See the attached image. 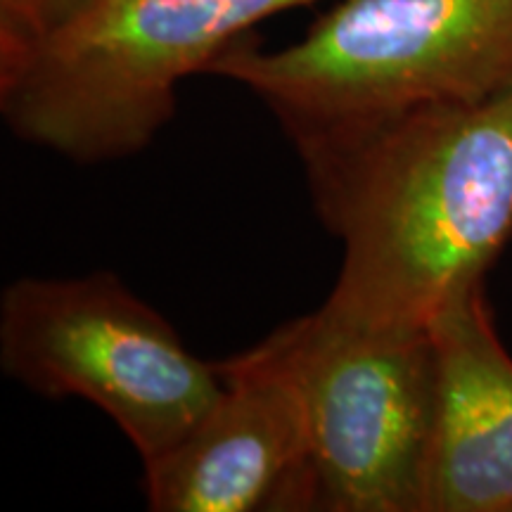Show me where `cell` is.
I'll use <instances>...</instances> for the list:
<instances>
[{
  "label": "cell",
  "mask_w": 512,
  "mask_h": 512,
  "mask_svg": "<svg viewBox=\"0 0 512 512\" xmlns=\"http://www.w3.org/2000/svg\"><path fill=\"white\" fill-rule=\"evenodd\" d=\"M207 74L249 88L294 143L512 91V0H342L302 41L242 36Z\"/></svg>",
  "instance_id": "2"
},
{
  "label": "cell",
  "mask_w": 512,
  "mask_h": 512,
  "mask_svg": "<svg viewBox=\"0 0 512 512\" xmlns=\"http://www.w3.org/2000/svg\"><path fill=\"white\" fill-rule=\"evenodd\" d=\"M342 242L320 306L354 328L427 335L512 238V91L294 143Z\"/></svg>",
  "instance_id": "1"
},
{
  "label": "cell",
  "mask_w": 512,
  "mask_h": 512,
  "mask_svg": "<svg viewBox=\"0 0 512 512\" xmlns=\"http://www.w3.org/2000/svg\"><path fill=\"white\" fill-rule=\"evenodd\" d=\"M0 366L48 399L88 401L143 465L169 453L221 394L216 363L114 273L19 278L0 299Z\"/></svg>",
  "instance_id": "4"
},
{
  "label": "cell",
  "mask_w": 512,
  "mask_h": 512,
  "mask_svg": "<svg viewBox=\"0 0 512 512\" xmlns=\"http://www.w3.org/2000/svg\"><path fill=\"white\" fill-rule=\"evenodd\" d=\"M275 332L304 401L311 510L422 512L437 392L430 332L363 330L323 309Z\"/></svg>",
  "instance_id": "5"
},
{
  "label": "cell",
  "mask_w": 512,
  "mask_h": 512,
  "mask_svg": "<svg viewBox=\"0 0 512 512\" xmlns=\"http://www.w3.org/2000/svg\"><path fill=\"white\" fill-rule=\"evenodd\" d=\"M93 0H0V57H8L91 5Z\"/></svg>",
  "instance_id": "8"
},
{
  "label": "cell",
  "mask_w": 512,
  "mask_h": 512,
  "mask_svg": "<svg viewBox=\"0 0 512 512\" xmlns=\"http://www.w3.org/2000/svg\"><path fill=\"white\" fill-rule=\"evenodd\" d=\"M437 370L422 512H512V356L484 285L430 325Z\"/></svg>",
  "instance_id": "7"
},
{
  "label": "cell",
  "mask_w": 512,
  "mask_h": 512,
  "mask_svg": "<svg viewBox=\"0 0 512 512\" xmlns=\"http://www.w3.org/2000/svg\"><path fill=\"white\" fill-rule=\"evenodd\" d=\"M318 0H93L0 57V110L27 145L76 164L143 152L174 119L176 86L256 24Z\"/></svg>",
  "instance_id": "3"
},
{
  "label": "cell",
  "mask_w": 512,
  "mask_h": 512,
  "mask_svg": "<svg viewBox=\"0 0 512 512\" xmlns=\"http://www.w3.org/2000/svg\"><path fill=\"white\" fill-rule=\"evenodd\" d=\"M223 389L192 430L143 465L155 512L311 510L309 437L278 332L216 363Z\"/></svg>",
  "instance_id": "6"
}]
</instances>
